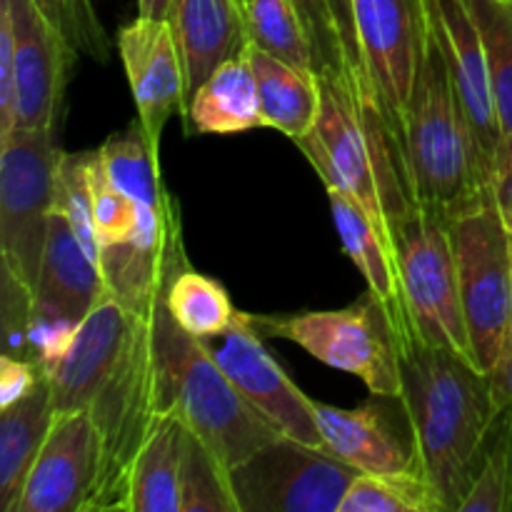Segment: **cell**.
<instances>
[{"mask_svg": "<svg viewBox=\"0 0 512 512\" xmlns=\"http://www.w3.org/2000/svg\"><path fill=\"white\" fill-rule=\"evenodd\" d=\"M180 512H240L228 465L188 428L180 463Z\"/></svg>", "mask_w": 512, "mask_h": 512, "instance_id": "f1b7e54d", "label": "cell"}, {"mask_svg": "<svg viewBox=\"0 0 512 512\" xmlns=\"http://www.w3.org/2000/svg\"><path fill=\"white\" fill-rule=\"evenodd\" d=\"M153 345L160 413L178 418L228 470L280 438L278 430L230 383L203 340L175 323L165 293L153 308Z\"/></svg>", "mask_w": 512, "mask_h": 512, "instance_id": "277c9868", "label": "cell"}, {"mask_svg": "<svg viewBox=\"0 0 512 512\" xmlns=\"http://www.w3.org/2000/svg\"><path fill=\"white\" fill-rule=\"evenodd\" d=\"M15 38V128L55 130L75 50L33 0H0Z\"/></svg>", "mask_w": 512, "mask_h": 512, "instance_id": "9a60e30c", "label": "cell"}, {"mask_svg": "<svg viewBox=\"0 0 512 512\" xmlns=\"http://www.w3.org/2000/svg\"><path fill=\"white\" fill-rule=\"evenodd\" d=\"M140 315L115 298L90 310L58 360L43 370L55 413L88 410L133 343Z\"/></svg>", "mask_w": 512, "mask_h": 512, "instance_id": "2e32d148", "label": "cell"}, {"mask_svg": "<svg viewBox=\"0 0 512 512\" xmlns=\"http://www.w3.org/2000/svg\"><path fill=\"white\" fill-rule=\"evenodd\" d=\"M490 185H493L495 205H498L500 218H503L505 228L512 235V143H508V140L500 143Z\"/></svg>", "mask_w": 512, "mask_h": 512, "instance_id": "8d00e7d4", "label": "cell"}, {"mask_svg": "<svg viewBox=\"0 0 512 512\" xmlns=\"http://www.w3.org/2000/svg\"><path fill=\"white\" fill-rule=\"evenodd\" d=\"M165 305L175 323L198 340L218 338L238 318L228 290L190 265L170 280L165 290Z\"/></svg>", "mask_w": 512, "mask_h": 512, "instance_id": "484cf974", "label": "cell"}, {"mask_svg": "<svg viewBox=\"0 0 512 512\" xmlns=\"http://www.w3.org/2000/svg\"><path fill=\"white\" fill-rule=\"evenodd\" d=\"M45 380V373L33 360H20L13 355H0V408L18 403L33 393Z\"/></svg>", "mask_w": 512, "mask_h": 512, "instance_id": "d590c367", "label": "cell"}, {"mask_svg": "<svg viewBox=\"0 0 512 512\" xmlns=\"http://www.w3.org/2000/svg\"><path fill=\"white\" fill-rule=\"evenodd\" d=\"M108 298L100 263L83 248L73 225L55 208L48 220L43 263L33 290V310L83 323L85 315Z\"/></svg>", "mask_w": 512, "mask_h": 512, "instance_id": "d6986e66", "label": "cell"}, {"mask_svg": "<svg viewBox=\"0 0 512 512\" xmlns=\"http://www.w3.org/2000/svg\"><path fill=\"white\" fill-rule=\"evenodd\" d=\"M53 28L68 40L75 55H90L93 60H108V38L90 0H33Z\"/></svg>", "mask_w": 512, "mask_h": 512, "instance_id": "d6a6232c", "label": "cell"}, {"mask_svg": "<svg viewBox=\"0 0 512 512\" xmlns=\"http://www.w3.org/2000/svg\"><path fill=\"white\" fill-rule=\"evenodd\" d=\"M393 250L405 313L415 335L423 343L473 360L448 218L418 208L395 225Z\"/></svg>", "mask_w": 512, "mask_h": 512, "instance_id": "9c48e42d", "label": "cell"}, {"mask_svg": "<svg viewBox=\"0 0 512 512\" xmlns=\"http://www.w3.org/2000/svg\"><path fill=\"white\" fill-rule=\"evenodd\" d=\"M435 38L448 60L455 93L465 110L483 163L493 178L500 150V123L495 113L493 83H490L488 53L468 0H430Z\"/></svg>", "mask_w": 512, "mask_h": 512, "instance_id": "ac0fdd59", "label": "cell"}, {"mask_svg": "<svg viewBox=\"0 0 512 512\" xmlns=\"http://www.w3.org/2000/svg\"><path fill=\"white\" fill-rule=\"evenodd\" d=\"M418 208L450 218L490 185L438 38L428 45L398 125Z\"/></svg>", "mask_w": 512, "mask_h": 512, "instance_id": "3957f363", "label": "cell"}, {"mask_svg": "<svg viewBox=\"0 0 512 512\" xmlns=\"http://www.w3.org/2000/svg\"><path fill=\"white\" fill-rule=\"evenodd\" d=\"M495 383H498L500 393L503 398L512 405V323H510V333H508V343H505L503 358H500L498 368H495Z\"/></svg>", "mask_w": 512, "mask_h": 512, "instance_id": "f35d334b", "label": "cell"}, {"mask_svg": "<svg viewBox=\"0 0 512 512\" xmlns=\"http://www.w3.org/2000/svg\"><path fill=\"white\" fill-rule=\"evenodd\" d=\"M328 5H330V13H333L335 25H338L340 40H343V48H345V60H348L350 70L368 75V73H365L363 55H360L358 33H355L353 5H350V0H328Z\"/></svg>", "mask_w": 512, "mask_h": 512, "instance_id": "74e56055", "label": "cell"}, {"mask_svg": "<svg viewBox=\"0 0 512 512\" xmlns=\"http://www.w3.org/2000/svg\"><path fill=\"white\" fill-rule=\"evenodd\" d=\"M248 35L273 58L315 70V45L295 0H248Z\"/></svg>", "mask_w": 512, "mask_h": 512, "instance_id": "4316f807", "label": "cell"}, {"mask_svg": "<svg viewBox=\"0 0 512 512\" xmlns=\"http://www.w3.org/2000/svg\"><path fill=\"white\" fill-rule=\"evenodd\" d=\"M400 370V398L413 425L425 480L440 512H460L508 400L495 375L455 350L423 343L418 335L403 340Z\"/></svg>", "mask_w": 512, "mask_h": 512, "instance_id": "6da1fadb", "label": "cell"}, {"mask_svg": "<svg viewBox=\"0 0 512 512\" xmlns=\"http://www.w3.org/2000/svg\"><path fill=\"white\" fill-rule=\"evenodd\" d=\"M100 473L103 438L93 413H55L15 512H90Z\"/></svg>", "mask_w": 512, "mask_h": 512, "instance_id": "4fadbf2b", "label": "cell"}, {"mask_svg": "<svg viewBox=\"0 0 512 512\" xmlns=\"http://www.w3.org/2000/svg\"><path fill=\"white\" fill-rule=\"evenodd\" d=\"M165 20L183 58L188 100L220 63L250 43L248 0H173Z\"/></svg>", "mask_w": 512, "mask_h": 512, "instance_id": "ffe728a7", "label": "cell"}, {"mask_svg": "<svg viewBox=\"0 0 512 512\" xmlns=\"http://www.w3.org/2000/svg\"><path fill=\"white\" fill-rule=\"evenodd\" d=\"M90 165L93 153H65L58 173V203L83 248L100 263L98 235L93 220V188H90Z\"/></svg>", "mask_w": 512, "mask_h": 512, "instance_id": "1f68e13d", "label": "cell"}, {"mask_svg": "<svg viewBox=\"0 0 512 512\" xmlns=\"http://www.w3.org/2000/svg\"><path fill=\"white\" fill-rule=\"evenodd\" d=\"M48 378L18 403L0 408V512L18 510L20 493L53 423Z\"/></svg>", "mask_w": 512, "mask_h": 512, "instance_id": "cb8c5ba5", "label": "cell"}, {"mask_svg": "<svg viewBox=\"0 0 512 512\" xmlns=\"http://www.w3.org/2000/svg\"><path fill=\"white\" fill-rule=\"evenodd\" d=\"M30 325H33V290L15 278L5 265H0V335H3L5 355L33 360Z\"/></svg>", "mask_w": 512, "mask_h": 512, "instance_id": "836d02e7", "label": "cell"}, {"mask_svg": "<svg viewBox=\"0 0 512 512\" xmlns=\"http://www.w3.org/2000/svg\"><path fill=\"white\" fill-rule=\"evenodd\" d=\"M315 423L325 450L358 473H423L403 398L370 395L353 410L315 403Z\"/></svg>", "mask_w": 512, "mask_h": 512, "instance_id": "5bb4252c", "label": "cell"}, {"mask_svg": "<svg viewBox=\"0 0 512 512\" xmlns=\"http://www.w3.org/2000/svg\"><path fill=\"white\" fill-rule=\"evenodd\" d=\"M135 3H138V15L143 18H168L173 0H135Z\"/></svg>", "mask_w": 512, "mask_h": 512, "instance_id": "ab89813d", "label": "cell"}, {"mask_svg": "<svg viewBox=\"0 0 512 512\" xmlns=\"http://www.w3.org/2000/svg\"><path fill=\"white\" fill-rule=\"evenodd\" d=\"M365 73L380 108L398 130L433 40L430 0H350Z\"/></svg>", "mask_w": 512, "mask_h": 512, "instance_id": "8fae6325", "label": "cell"}, {"mask_svg": "<svg viewBox=\"0 0 512 512\" xmlns=\"http://www.w3.org/2000/svg\"><path fill=\"white\" fill-rule=\"evenodd\" d=\"M263 338H283L300 345L320 363L355 375L370 395L400 398L403 388V328L390 305L368 288L363 298L343 310L320 313L253 315Z\"/></svg>", "mask_w": 512, "mask_h": 512, "instance_id": "5b68a950", "label": "cell"}, {"mask_svg": "<svg viewBox=\"0 0 512 512\" xmlns=\"http://www.w3.org/2000/svg\"><path fill=\"white\" fill-rule=\"evenodd\" d=\"M358 475L325 448L280 435L230 468V485L240 512H340Z\"/></svg>", "mask_w": 512, "mask_h": 512, "instance_id": "30bf717a", "label": "cell"}, {"mask_svg": "<svg viewBox=\"0 0 512 512\" xmlns=\"http://www.w3.org/2000/svg\"><path fill=\"white\" fill-rule=\"evenodd\" d=\"M328 198L330 210H333L335 230H338L340 243H343L348 258L363 273L368 288L375 290L390 305V310L398 318L400 328H403V340L415 335L408 313H405L393 245L380 233V228L365 213V208L358 200L350 198L348 193H343L338 188H328Z\"/></svg>", "mask_w": 512, "mask_h": 512, "instance_id": "44dd1931", "label": "cell"}, {"mask_svg": "<svg viewBox=\"0 0 512 512\" xmlns=\"http://www.w3.org/2000/svg\"><path fill=\"white\" fill-rule=\"evenodd\" d=\"M185 125L188 133L200 135H233L265 128L258 83L245 58V50L220 63L190 95Z\"/></svg>", "mask_w": 512, "mask_h": 512, "instance_id": "7402d4cb", "label": "cell"}, {"mask_svg": "<svg viewBox=\"0 0 512 512\" xmlns=\"http://www.w3.org/2000/svg\"><path fill=\"white\" fill-rule=\"evenodd\" d=\"M118 50L133 90L138 120L150 143L160 145L175 113L188 110L183 58L165 18H138L118 30Z\"/></svg>", "mask_w": 512, "mask_h": 512, "instance_id": "e0dca14e", "label": "cell"}, {"mask_svg": "<svg viewBox=\"0 0 512 512\" xmlns=\"http://www.w3.org/2000/svg\"><path fill=\"white\" fill-rule=\"evenodd\" d=\"M303 23L308 28L310 38L315 45V73L330 68H345L350 70L348 60H345L343 40H340L338 25H335L333 13H330L328 0H295Z\"/></svg>", "mask_w": 512, "mask_h": 512, "instance_id": "e575fe53", "label": "cell"}, {"mask_svg": "<svg viewBox=\"0 0 512 512\" xmlns=\"http://www.w3.org/2000/svg\"><path fill=\"white\" fill-rule=\"evenodd\" d=\"M255 83H258L260 113L265 128L280 130L298 140L313 128L320 110V85L315 70L295 68L248 43L245 48Z\"/></svg>", "mask_w": 512, "mask_h": 512, "instance_id": "603a6c76", "label": "cell"}, {"mask_svg": "<svg viewBox=\"0 0 512 512\" xmlns=\"http://www.w3.org/2000/svg\"><path fill=\"white\" fill-rule=\"evenodd\" d=\"M63 155L55 130L15 128L0 138V260L30 290L38 283L48 220L58 203Z\"/></svg>", "mask_w": 512, "mask_h": 512, "instance_id": "ba28073f", "label": "cell"}, {"mask_svg": "<svg viewBox=\"0 0 512 512\" xmlns=\"http://www.w3.org/2000/svg\"><path fill=\"white\" fill-rule=\"evenodd\" d=\"M88 410L103 438V473L90 512H125L133 460L163 415L158 405L153 313L140 315L133 343Z\"/></svg>", "mask_w": 512, "mask_h": 512, "instance_id": "52a82bcc", "label": "cell"}, {"mask_svg": "<svg viewBox=\"0 0 512 512\" xmlns=\"http://www.w3.org/2000/svg\"><path fill=\"white\" fill-rule=\"evenodd\" d=\"M340 512H440L423 473H360L350 483Z\"/></svg>", "mask_w": 512, "mask_h": 512, "instance_id": "f546056e", "label": "cell"}, {"mask_svg": "<svg viewBox=\"0 0 512 512\" xmlns=\"http://www.w3.org/2000/svg\"><path fill=\"white\" fill-rule=\"evenodd\" d=\"M320 110L298 148L325 188L358 200L393 245L395 225L418 210L398 130L380 108L368 75L345 68L318 73Z\"/></svg>", "mask_w": 512, "mask_h": 512, "instance_id": "7a4b0ae2", "label": "cell"}, {"mask_svg": "<svg viewBox=\"0 0 512 512\" xmlns=\"http://www.w3.org/2000/svg\"><path fill=\"white\" fill-rule=\"evenodd\" d=\"M185 425L160 415L130 468L125 512H180V463Z\"/></svg>", "mask_w": 512, "mask_h": 512, "instance_id": "d4e9b609", "label": "cell"}, {"mask_svg": "<svg viewBox=\"0 0 512 512\" xmlns=\"http://www.w3.org/2000/svg\"><path fill=\"white\" fill-rule=\"evenodd\" d=\"M468 5L488 53L500 135L512 143V0H468Z\"/></svg>", "mask_w": 512, "mask_h": 512, "instance_id": "83f0119b", "label": "cell"}, {"mask_svg": "<svg viewBox=\"0 0 512 512\" xmlns=\"http://www.w3.org/2000/svg\"><path fill=\"white\" fill-rule=\"evenodd\" d=\"M263 335L255 328L253 315L240 313L218 338L203 340L238 393L278 430L280 435L300 440L313 448H325L315 423V400H310L278 360L268 353Z\"/></svg>", "mask_w": 512, "mask_h": 512, "instance_id": "7c38bea8", "label": "cell"}, {"mask_svg": "<svg viewBox=\"0 0 512 512\" xmlns=\"http://www.w3.org/2000/svg\"><path fill=\"white\" fill-rule=\"evenodd\" d=\"M470 350L493 375L512 323V235L495 205L493 185L448 218Z\"/></svg>", "mask_w": 512, "mask_h": 512, "instance_id": "8992f818", "label": "cell"}, {"mask_svg": "<svg viewBox=\"0 0 512 512\" xmlns=\"http://www.w3.org/2000/svg\"><path fill=\"white\" fill-rule=\"evenodd\" d=\"M460 512H512V405L500 410Z\"/></svg>", "mask_w": 512, "mask_h": 512, "instance_id": "4dcf8cb0", "label": "cell"}]
</instances>
